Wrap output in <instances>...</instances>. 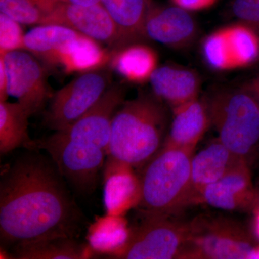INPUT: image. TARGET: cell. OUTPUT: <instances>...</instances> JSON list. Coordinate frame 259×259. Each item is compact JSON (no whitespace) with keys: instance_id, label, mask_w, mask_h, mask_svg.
Returning <instances> with one entry per match:
<instances>
[{"instance_id":"6da1fadb","label":"cell","mask_w":259,"mask_h":259,"mask_svg":"<svg viewBox=\"0 0 259 259\" xmlns=\"http://www.w3.org/2000/svg\"><path fill=\"white\" fill-rule=\"evenodd\" d=\"M35 150L18 158L0 180V237L15 245L74 238L81 221L55 163Z\"/></svg>"},{"instance_id":"7a4b0ae2","label":"cell","mask_w":259,"mask_h":259,"mask_svg":"<svg viewBox=\"0 0 259 259\" xmlns=\"http://www.w3.org/2000/svg\"><path fill=\"white\" fill-rule=\"evenodd\" d=\"M169 125L168 105L153 93L139 94L115 112L107 153L119 164L141 168L160 151Z\"/></svg>"},{"instance_id":"3957f363","label":"cell","mask_w":259,"mask_h":259,"mask_svg":"<svg viewBox=\"0 0 259 259\" xmlns=\"http://www.w3.org/2000/svg\"><path fill=\"white\" fill-rule=\"evenodd\" d=\"M194 153L168 146L143 166L140 211L175 214L191 205V162Z\"/></svg>"},{"instance_id":"277c9868","label":"cell","mask_w":259,"mask_h":259,"mask_svg":"<svg viewBox=\"0 0 259 259\" xmlns=\"http://www.w3.org/2000/svg\"><path fill=\"white\" fill-rule=\"evenodd\" d=\"M218 139L249 162L259 146V105L246 88L218 90L204 99Z\"/></svg>"},{"instance_id":"5b68a950","label":"cell","mask_w":259,"mask_h":259,"mask_svg":"<svg viewBox=\"0 0 259 259\" xmlns=\"http://www.w3.org/2000/svg\"><path fill=\"white\" fill-rule=\"evenodd\" d=\"M182 259H248L258 244L243 225L218 214H200L189 221Z\"/></svg>"},{"instance_id":"8992f818","label":"cell","mask_w":259,"mask_h":259,"mask_svg":"<svg viewBox=\"0 0 259 259\" xmlns=\"http://www.w3.org/2000/svg\"><path fill=\"white\" fill-rule=\"evenodd\" d=\"M141 221L129 231L125 243L112 250L121 259H182L189 236L188 222L172 214L140 211Z\"/></svg>"},{"instance_id":"52a82bcc","label":"cell","mask_w":259,"mask_h":259,"mask_svg":"<svg viewBox=\"0 0 259 259\" xmlns=\"http://www.w3.org/2000/svg\"><path fill=\"white\" fill-rule=\"evenodd\" d=\"M110 71L105 67L79 74L56 92L44 115L46 125L61 131L86 113L112 84Z\"/></svg>"},{"instance_id":"ba28073f","label":"cell","mask_w":259,"mask_h":259,"mask_svg":"<svg viewBox=\"0 0 259 259\" xmlns=\"http://www.w3.org/2000/svg\"><path fill=\"white\" fill-rule=\"evenodd\" d=\"M50 155L65 180L81 192H90L96 186L107 151L67 139L55 132L48 139L36 142Z\"/></svg>"},{"instance_id":"9c48e42d","label":"cell","mask_w":259,"mask_h":259,"mask_svg":"<svg viewBox=\"0 0 259 259\" xmlns=\"http://www.w3.org/2000/svg\"><path fill=\"white\" fill-rule=\"evenodd\" d=\"M8 75V96L15 97L30 116L42 111L53 95L47 67L25 50L0 56Z\"/></svg>"},{"instance_id":"30bf717a","label":"cell","mask_w":259,"mask_h":259,"mask_svg":"<svg viewBox=\"0 0 259 259\" xmlns=\"http://www.w3.org/2000/svg\"><path fill=\"white\" fill-rule=\"evenodd\" d=\"M125 97L124 87L112 84L86 113L66 128L56 132L73 141L98 146L107 153L112 120Z\"/></svg>"},{"instance_id":"8fae6325","label":"cell","mask_w":259,"mask_h":259,"mask_svg":"<svg viewBox=\"0 0 259 259\" xmlns=\"http://www.w3.org/2000/svg\"><path fill=\"white\" fill-rule=\"evenodd\" d=\"M47 25L67 27L100 42L112 51L118 42V32L113 20L102 3L81 6L55 0Z\"/></svg>"},{"instance_id":"7c38bea8","label":"cell","mask_w":259,"mask_h":259,"mask_svg":"<svg viewBox=\"0 0 259 259\" xmlns=\"http://www.w3.org/2000/svg\"><path fill=\"white\" fill-rule=\"evenodd\" d=\"M257 190L248 161H243L199 194L197 203L227 211L254 209Z\"/></svg>"},{"instance_id":"4fadbf2b","label":"cell","mask_w":259,"mask_h":259,"mask_svg":"<svg viewBox=\"0 0 259 259\" xmlns=\"http://www.w3.org/2000/svg\"><path fill=\"white\" fill-rule=\"evenodd\" d=\"M198 25L190 11L176 5H151L146 23V39L170 48L182 49L197 37Z\"/></svg>"},{"instance_id":"5bb4252c","label":"cell","mask_w":259,"mask_h":259,"mask_svg":"<svg viewBox=\"0 0 259 259\" xmlns=\"http://www.w3.org/2000/svg\"><path fill=\"white\" fill-rule=\"evenodd\" d=\"M243 161H248L232 152L218 139L193 155L191 162V205L197 204L204 188L217 182Z\"/></svg>"},{"instance_id":"9a60e30c","label":"cell","mask_w":259,"mask_h":259,"mask_svg":"<svg viewBox=\"0 0 259 259\" xmlns=\"http://www.w3.org/2000/svg\"><path fill=\"white\" fill-rule=\"evenodd\" d=\"M149 83L152 93L172 110L199 97L200 77L187 68L175 65L158 66Z\"/></svg>"},{"instance_id":"2e32d148","label":"cell","mask_w":259,"mask_h":259,"mask_svg":"<svg viewBox=\"0 0 259 259\" xmlns=\"http://www.w3.org/2000/svg\"><path fill=\"white\" fill-rule=\"evenodd\" d=\"M172 112L173 117L163 146L194 153L210 125L205 101L198 97Z\"/></svg>"},{"instance_id":"e0dca14e","label":"cell","mask_w":259,"mask_h":259,"mask_svg":"<svg viewBox=\"0 0 259 259\" xmlns=\"http://www.w3.org/2000/svg\"><path fill=\"white\" fill-rule=\"evenodd\" d=\"M153 3L152 0H102V4L113 20L118 32L115 50L133 42L147 40L145 23Z\"/></svg>"},{"instance_id":"ac0fdd59","label":"cell","mask_w":259,"mask_h":259,"mask_svg":"<svg viewBox=\"0 0 259 259\" xmlns=\"http://www.w3.org/2000/svg\"><path fill=\"white\" fill-rule=\"evenodd\" d=\"M113 51L102 47L100 42L82 34L68 42L59 52L56 66L66 74H83L107 67Z\"/></svg>"},{"instance_id":"d6986e66","label":"cell","mask_w":259,"mask_h":259,"mask_svg":"<svg viewBox=\"0 0 259 259\" xmlns=\"http://www.w3.org/2000/svg\"><path fill=\"white\" fill-rule=\"evenodd\" d=\"M156 51L144 42H133L113 51L109 66L128 82H149L158 66Z\"/></svg>"},{"instance_id":"ffe728a7","label":"cell","mask_w":259,"mask_h":259,"mask_svg":"<svg viewBox=\"0 0 259 259\" xmlns=\"http://www.w3.org/2000/svg\"><path fill=\"white\" fill-rule=\"evenodd\" d=\"M80 35L64 25H37L25 34L24 50L35 56L46 67L54 68L61 49Z\"/></svg>"},{"instance_id":"44dd1931","label":"cell","mask_w":259,"mask_h":259,"mask_svg":"<svg viewBox=\"0 0 259 259\" xmlns=\"http://www.w3.org/2000/svg\"><path fill=\"white\" fill-rule=\"evenodd\" d=\"M30 114L19 102H0V153L7 154L19 147L36 150L29 137Z\"/></svg>"},{"instance_id":"7402d4cb","label":"cell","mask_w":259,"mask_h":259,"mask_svg":"<svg viewBox=\"0 0 259 259\" xmlns=\"http://www.w3.org/2000/svg\"><path fill=\"white\" fill-rule=\"evenodd\" d=\"M234 70L245 69L259 61V30L241 21L223 26Z\"/></svg>"},{"instance_id":"603a6c76","label":"cell","mask_w":259,"mask_h":259,"mask_svg":"<svg viewBox=\"0 0 259 259\" xmlns=\"http://www.w3.org/2000/svg\"><path fill=\"white\" fill-rule=\"evenodd\" d=\"M86 251L74 238H54L15 245L12 255L18 259H81Z\"/></svg>"},{"instance_id":"cb8c5ba5","label":"cell","mask_w":259,"mask_h":259,"mask_svg":"<svg viewBox=\"0 0 259 259\" xmlns=\"http://www.w3.org/2000/svg\"><path fill=\"white\" fill-rule=\"evenodd\" d=\"M54 1L0 0V13L23 25H47Z\"/></svg>"},{"instance_id":"d4e9b609","label":"cell","mask_w":259,"mask_h":259,"mask_svg":"<svg viewBox=\"0 0 259 259\" xmlns=\"http://www.w3.org/2000/svg\"><path fill=\"white\" fill-rule=\"evenodd\" d=\"M202 52L206 64L211 69L218 71H234L227 49L223 27L211 32L205 37L202 42Z\"/></svg>"},{"instance_id":"484cf974","label":"cell","mask_w":259,"mask_h":259,"mask_svg":"<svg viewBox=\"0 0 259 259\" xmlns=\"http://www.w3.org/2000/svg\"><path fill=\"white\" fill-rule=\"evenodd\" d=\"M25 35L20 23L0 13V56L24 50Z\"/></svg>"},{"instance_id":"4316f807","label":"cell","mask_w":259,"mask_h":259,"mask_svg":"<svg viewBox=\"0 0 259 259\" xmlns=\"http://www.w3.org/2000/svg\"><path fill=\"white\" fill-rule=\"evenodd\" d=\"M232 12L238 21L259 30V0H234Z\"/></svg>"},{"instance_id":"83f0119b","label":"cell","mask_w":259,"mask_h":259,"mask_svg":"<svg viewBox=\"0 0 259 259\" xmlns=\"http://www.w3.org/2000/svg\"><path fill=\"white\" fill-rule=\"evenodd\" d=\"M172 5L187 11H202L212 8L219 0H170Z\"/></svg>"},{"instance_id":"f1b7e54d","label":"cell","mask_w":259,"mask_h":259,"mask_svg":"<svg viewBox=\"0 0 259 259\" xmlns=\"http://www.w3.org/2000/svg\"><path fill=\"white\" fill-rule=\"evenodd\" d=\"M8 75L3 59H0V102L8 99Z\"/></svg>"},{"instance_id":"f546056e","label":"cell","mask_w":259,"mask_h":259,"mask_svg":"<svg viewBox=\"0 0 259 259\" xmlns=\"http://www.w3.org/2000/svg\"><path fill=\"white\" fill-rule=\"evenodd\" d=\"M243 88H246L251 93L259 95V76L250 79L249 81L245 83Z\"/></svg>"},{"instance_id":"4dcf8cb0","label":"cell","mask_w":259,"mask_h":259,"mask_svg":"<svg viewBox=\"0 0 259 259\" xmlns=\"http://www.w3.org/2000/svg\"><path fill=\"white\" fill-rule=\"evenodd\" d=\"M71 4L81 5V6H92L102 3V0H61Z\"/></svg>"},{"instance_id":"1f68e13d","label":"cell","mask_w":259,"mask_h":259,"mask_svg":"<svg viewBox=\"0 0 259 259\" xmlns=\"http://www.w3.org/2000/svg\"><path fill=\"white\" fill-rule=\"evenodd\" d=\"M253 209H254L253 228H254L255 236L259 241V207H255Z\"/></svg>"},{"instance_id":"d6a6232c","label":"cell","mask_w":259,"mask_h":259,"mask_svg":"<svg viewBox=\"0 0 259 259\" xmlns=\"http://www.w3.org/2000/svg\"><path fill=\"white\" fill-rule=\"evenodd\" d=\"M248 259H259V244L255 245L252 249L248 255Z\"/></svg>"},{"instance_id":"836d02e7","label":"cell","mask_w":259,"mask_h":259,"mask_svg":"<svg viewBox=\"0 0 259 259\" xmlns=\"http://www.w3.org/2000/svg\"><path fill=\"white\" fill-rule=\"evenodd\" d=\"M255 207H259V190H257L256 202H255Z\"/></svg>"},{"instance_id":"e575fe53","label":"cell","mask_w":259,"mask_h":259,"mask_svg":"<svg viewBox=\"0 0 259 259\" xmlns=\"http://www.w3.org/2000/svg\"><path fill=\"white\" fill-rule=\"evenodd\" d=\"M250 93H251V92H250ZM253 95H254L255 98L257 99V100H258V105H259V95H255V94H254V93H253Z\"/></svg>"}]
</instances>
